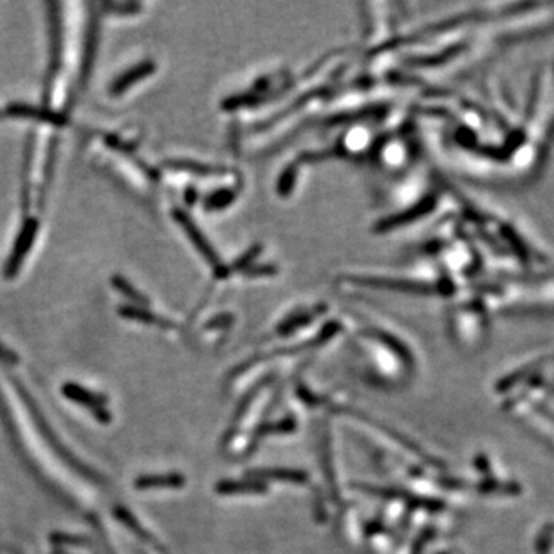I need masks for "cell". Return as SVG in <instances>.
I'll return each mask as SVG.
<instances>
[{
	"label": "cell",
	"instance_id": "2",
	"mask_svg": "<svg viewBox=\"0 0 554 554\" xmlns=\"http://www.w3.org/2000/svg\"><path fill=\"white\" fill-rule=\"evenodd\" d=\"M0 114L10 117H26V119H36L51 125H57V127H63V125L68 123L66 116L61 113V111H53L45 107L28 105V103H10L8 107L2 109Z\"/></svg>",
	"mask_w": 554,
	"mask_h": 554
},
{
	"label": "cell",
	"instance_id": "8",
	"mask_svg": "<svg viewBox=\"0 0 554 554\" xmlns=\"http://www.w3.org/2000/svg\"><path fill=\"white\" fill-rule=\"evenodd\" d=\"M63 391H65V394L68 396L70 399H72V401H76V402H80V403H86V405H90V406H94V405H100V401L98 397H94L91 393H88V391H85L84 388H80V387H77V385H66L65 388H63Z\"/></svg>",
	"mask_w": 554,
	"mask_h": 554
},
{
	"label": "cell",
	"instance_id": "7",
	"mask_svg": "<svg viewBox=\"0 0 554 554\" xmlns=\"http://www.w3.org/2000/svg\"><path fill=\"white\" fill-rule=\"evenodd\" d=\"M182 477L179 476H146L139 479V488H148V486H177L182 485Z\"/></svg>",
	"mask_w": 554,
	"mask_h": 554
},
{
	"label": "cell",
	"instance_id": "4",
	"mask_svg": "<svg viewBox=\"0 0 554 554\" xmlns=\"http://www.w3.org/2000/svg\"><path fill=\"white\" fill-rule=\"evenodd\" d=\"M174 216H176L177 224H179V225L183 228V230L187 231V234L190 236L191 242L194 243L196 248L201 249V253L203 254V257L206 259V261L211 262V263H216V262H217L216 254H214V251H213L211 247L208 245V242L205 240V238L202 236V233L199 231V228H196V225L193 224V220H191V219L187 216V214L182 213V211H176V213H174Z\"/></svg>",
	"mask_w": 554,
	"mask_h": 554
},
{
	"label": "cell",
	"instance_id": "5",
	"mask_svg": "<svg viewBox=\"0 0 554 554\" xmlns=\"http://www.w3.org/2000/svg\"><path fill=\"white\" fill-rule=\"evenodd\" d=\"M111 284H113V286L117 291H121L123 295H127V298H130L131 300H134L136 304H139V305L146 304V299L144 298V294L139 293L136 288L131 285L130 280L125 279L123 276H119V275L113 276V279H111Z\"/></svg>",
	"mask_w": 554,
	"mask_h": 554
},
{
	"label": "cell",
	"instance_id": "3",
	"mask_svg": "<svg viewBox=\"0 0 554 554\" xmlns=\"http://www.w3.org/2000/svg\"><path fill=\"white\" fill-rule=\"evenodd\" d=\"M154 71H156V63L153 61H144L134 66H131L130 70L122 72L119 77H116L113 80V84L109 86V93L113 95H121L123 93H127L132 85L146 77H150Z\"/></svg>",
	"mask_w": 554,
	"mask_h": 554
},
{
	"label": "cell",
	"instance_id": "6",
	"mask_svg": "<svg viewBox=\"0 0 554 554\" xmlns=\"http://www.w3.org/2000/svg\"><path fill=\"white\" fill-rule=\"evenodd\" d=\"M121 314L128 317V319H134L139 322H144V323H156V325H167L165 322H162V319H159L157 316H154L153 313L148 311L145 308H140V307H122L121 308Z\"/></svg>",
	"mask_w": 554,
	"mask_h": 554
},
{
	"label": "cell",
	"instance_id": "1",
	"mask_svg": "<svg viewBox=\"0 0 554 554\" xmlns=\"http://www.w3.org/2000/svg\"><path fill=\"white\" fill-rule=\"evenodd\" d=\"M37 233H39V220L36 217H28L20 228L16 242H14L11 254L5 263V271H3L5 277L13 279L17 276L22 263H24L25 257L28 256L29 251H31V247L34 245Z\"/></svg>",
	"mask_w": 554,
	"mask_h": 554
},
{
	"label": "cell",
	"instance_id": "9",
	"mask_svg": "<svg viewBox=\"0 0 554 554\" xmlns=\"http://www.w3.org/2000/svg\"><path fill=\"white\" fill-rule=\"evenodd\" d=\"M0 357L2 359H8V360H14L13 357H11V353L10 351H6L3 346H0Z\"/></svg>",
	"mask_w": 554,
	"mask_h": 554
}]
</instances>
